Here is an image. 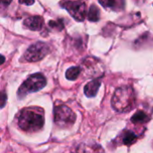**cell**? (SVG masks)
Returning a JSON list of instances; mask_svg holds the SVG:
<instances>
[{
	"label": "cell",
	"instance_id": "8",
	"mask_svg": "<svg viewBox=\"0 0 153 153\" xmlns=\"http://www.w3.org/2000/svg\"><path fill=\"white\" fill-rule=\"evenodd\" d=\"M23 25L31 30H39L43 27V19L40 16H31L24 21Z\"/></svg>",
	"mask_w": 153,
	"mask_h": 153
},
{
	"label": "cell",
	"instance_id": "2",
	"mask_svg": "<svg viewBox=\"0 0 153 153\" xmlns=\"http://www.w3.org/2000/svg\"><path fill=\"white\" fill-rule=\"evenodd\" d=\"M134 91L130 86H122L116 90L111 104L112 108L117 112H126L130 110L134 104Z\"/></svg>",
	"mask_w": 153,
	"mask_h": 153
},
{
	"label": "cell",
	"instance_id": "7",
	"mask_svg": "<svg viewBox=\"0 0 153 153\" xmlns=\"http://www.w3.org/2000/svg\"><path fill=\"white\" fill-rule=\"evenodd\" d=\"M77 153H104V150L95 143H83L78 147Z\"/></svg>",
	"mask_w": 153,
	"mask_h": 153
},
{
	"label": "cell",
	"instance_id": "17",
	"mask_svg": "<svg viewBox=\"0 0 153 153\" xmlns=\"http://www.w3.org/2000/svg\"><path fill=\"white\" fill-rule=\"evenodd\" d=\"M5 99H6L5 94L3 92V93H2V101H1L2 106H1V108H4V104H5Z\"/></svg>",
	"mask_w": 153,
	"mask_h": 153
},
{
	"label": "cell",
	"instance_id": "11",
	"mask_svg": "<svg viewBox=\"0 0 153 153\" xmlns=\"http://www.w3.org/2000/svg\"><path fill=\"white\" fill-rule=\"evenodd\" d=\"M120 137H121V143L122 144L124 145H127V146H130L132 145L133 143H134L137 140V135L132 132V131H129V130H125L122 132V134H120Z\"/></svg>",
	"mask_w": 153,
	"mask_h": 153
},
{
	"label": "cell",
	"instance_id": "12",
	"mask_svg": "<svg viewBox=\"0 0 153 153\" xmlns=\"http://www.w3.org/2000/svg\"><path fill=\"white\" fill-rule=\"evenodd\" d=\"M150 119H151V117L145 112H143L142 110H139L132 117L131 121L134 125H143V124H145V123L149 122Z\"/></svg>",
	"mask_w": 153,
	"mask_h": 153
},
{
	"label": "cell",
	"instance_id": "4",
	"mask_svg": "<svg viewBox=\"0 0 153 153\" xmlns=\"http://www.w3.org/2000/svg\"><path fill=\"white\" fill-rule=\"evenodd\" d=\"M76 120L75 113L67 106L59 105L54 109V121L56 126L62 128L72 126Z\"/></svg>",
	"mask_w": 153,
	"mask_h": 153
},
{
	"label": "cell",
	"instance_id": "14",
	"mask_svg": "<svg viewBox=\"0 0 153 153\" xmlns=\"http://www.w3.org/2000/svg\"><path fill=\"white\" fill-rule=\"evenodd\" d=\"M100 10L99 8L92 4L89 10V13H88V19L91 21V22H98L100 20Z\"/></svg>",
	"mask_w": 153,
	"mask_h": 153
},
{
	"label": "cell",
	"instance_id": "15",
	"mask_svg": "<svg viewBox=\"0 0 153 153\" xmlns=\"http://www.w3.org/2000/svg\"><path fill=\"white\" fill-rule=\"evenodd\" d=\"M49 26L54 28V29H58L59 30L63 29V23L62 22H54V21H51L49 22Z\"/></svg>",
	"mask_w": 153,
	"mask_h": 153
},
{
	"label": "cell",
	"instance_id": "13",
	"mask_svg": "<svg viewBox=\"0 0 153 153\" xmlns=\"http://www.w3.org/2000/svg\"><path fill=\"white\" fill-rule=\"evenodd\" d=\"M81 73V68L79 66H74V67H71L69 68L66 73H65V77L66 79L68 80H71V81H74L78 78L79 74Z\"/></svg>",
	"mask_w": 153,
	"mask_h": 153
},
{
	"label": "cell",
	"instance_id": "3",
	"mask_svg": "<svg viewBox=\"0 0 153 153\" xmlns=\"http://www.w3.org/2000/svg\"><path fill=\"white\" fill-rule=\"evenodd\" d=\"M47 84V80L41 74H34L28 77L27 80L22 84V86L18 90V97L19 99L24 98L28 93H32L39 91L43 89Z\"/></svg>",
	"mask_w": 153,
	"mask_h": 153
},
{
	"label": "cell",
	"instance_id": "5",
	"mask_svg": "<svg viewBox=\"0 0 153 153\" xmlns=\"http://www.w3.org/2000/svg\"><path fill=\"white\" fill-rule=\"evenodd\" d=\"M61 5L65 8L69 13L77 21H83L86 16V4L82 0L63 1Z\"/></svg>",
	"mask_w": 153,
	"mask_h": 153
},
{
	"label": "cell",
	"instance_id": "9",
	"mask_svg": "<svg viewBox=\"0 0 153 153\" xmlns=\"http://www.w3.org/2000/svg\"><path fill=\"white\" fill-rule=\"evenodd\" d=\"M100 87V80H93L85 85L84 93L88 98L95 97L99 91Z\"/></svg>",
	"mask_w": 153,
	"mask_h": 153
},
{
	"label": "cell",
	"instance_id": "6",
	"mask_svg": "<svg viewBox=\"0 0 153 153\" xmlns=\"http://www.w3.org/2000/svg\"><path fill=\"white\" fill-rule=\"evenodd\" d=\"M49 52V48L43 42H38L31 45L24 53L25 60L29 62H36L42 59Z\"/></svg>",
	"mask_w": 153,
	"mask_h": 153
},
{
	"label": "cell",
	"instance_id": "10",
	"mask_svg": "<svg viewBox=\"0 0 153 153\" xmlns=\"http://www.w3.org/2000/svg\"><path fill=\"white\" fill-rule=\"evenodd\" d=\"M100 4L114 11H120L125 7V0H99Z\"/></svg>",
	"mask_w": 153,
	"mask_h": 153
},
{
	"label": "cell",
	"instance_id": "18",
	"mask_svg": "<svg viewBox=\"0 0 153 153\" xmlns=\"http://www.w3.org/2000/svg\"><path fill=\"white\" fill-rule=\"evenodd\" d=\"M12 2V0H1V3H2V5L3 6H7L9 5V4Z\"/></svg>",
	"mask_w": 153,
	"mask_h": 153
},
{
	"label": "cell",
	"instance_id": "1",
	"mask_svg": "<svg viewBox=\"0 0 153 153\" xmlns=\"http://www.w3.org/2000/svg\"><path fill=\"white\" fill-rule=\"evenodd\" d=\"M44 110L38 107L25 108L21 110L17 117L19 127L27 133L39 131L44 126Z\"/></svg>",
	"mask_w": 153,
	"mask_h": 153
},
{
	"label": "cell",
	"instance_id": "16",
	"mask_svg": "<svg viewBox=\"0 0 153 153\" xmlns=\"http://www.w3.org/2000/svg\"><path fill=\"white\" fill-rule=\"evenodd\" d=\"M20 3L26 5H30L34 3V0H20Z\"/></svg>",
	"mask_w": 153,
	"mask_h": 153
}]
</instances>
